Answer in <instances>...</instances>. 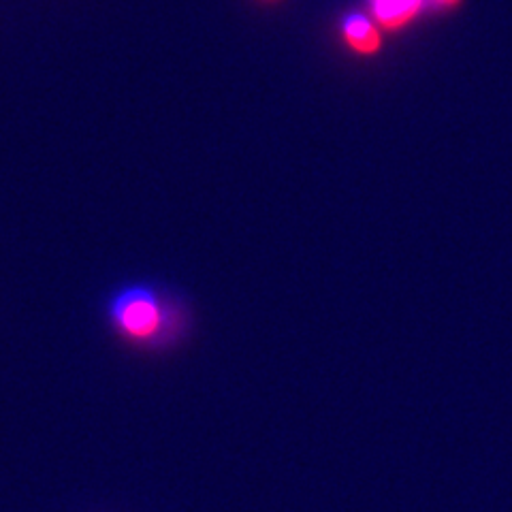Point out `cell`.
<instances>
[{
  "label": "cell",
  "mask_w": 512,
  "mask_h": 512,
  "mask_svg": "<svg viewBox=\"0 0 512 512\" xmlns=\"http://www.w3.org/2000/svg\"><path fill=\"white\" fill-rule=\"evenodd\" d=\"M111 325L135 344H169L186 327L184 312L150 284L124 286L109 299Z\"/></svg>",
  "instance_id": "1"
},
{
  "label": "cell",
  "mask_w": 512,
  "mask_h": 512,
  "mask_svg": "<svg viewBox=\"0 0 512 512\" xmlns=\"http://www.w3.org/2000/svg\"><path fill=\"white\" fill-rule=\"evenodd\" d=\"M376 24L382 30L399 32L427 13V0H370Z\"/></svg>",
  "instance_id": "3"
},
{
  "label": "cell",
  "mask_w": 512,
  "mask_h": 512,
  "mask_svg": "<svg viewBox=\"0 0 512 512\" xmlns=\"http://www.w3.org/2000/svg\"><path fill=\"white\" fill-rule=\"evenodd\" d=\"M342 39L359 56H376L382 47V28L370 15L352 11L346 13L340 24Z\"/></svg>",
  "instance_id": "2"
},
{
  "label": "cell",
  "mask_w": 512,
  "mask_h": 512,
  "mask_svg": "<svg viewBox=\"0 0 512 512\" xmlns=\"http://www.w3.org/2000/svg\"><path fill=\"white\" fill-rule=\"evenodd\" d=\"M463 0H427V9L429 11H451L459 7Z\"/></svg>",
  "instance_id": "4"
}]
</instances>
